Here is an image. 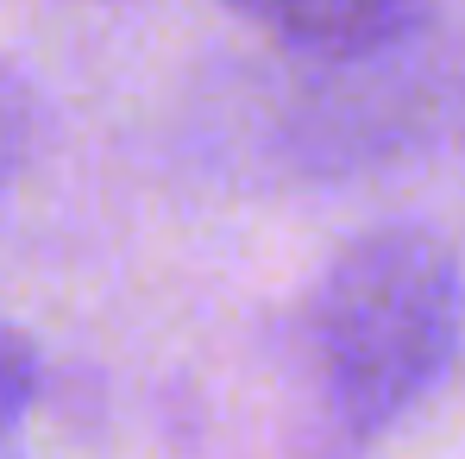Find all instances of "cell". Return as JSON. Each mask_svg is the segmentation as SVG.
I'll list each match as a JSON object with an SVG mask.
<instances>
[{"instance_id": "3957f363", "label": "cell", "mask_w": 465, "mask_h": 459, "mask_svg": "<svg viewBox=\"0 0 465 459\" xmlns=\"http://www.w3.org/2000/svg\"><path fill=\"white\" fill-rule=\"evenodd\" d=\"M32 145H38V88L25 70L0 64V183L25 170Z\"/></svg>"}, {"instance_id": "277c9868", "label": "cell", "mask_w": 465, "mask_h": 459, "mask_svg": "<svg viewBox=\"0 0 465 459\" xmlns=\"http://www.w3.org/2000/svg\"><path fill=\"white\" fill-rule=\"evenodd\" d=\"M32 403H38V346L13 321H0V454L19 434Z\"/></svg>"}, {"instance_id": "6da1fadb", "label": "cell", "mask_w": 465, "mask_h": 459, "mask_svg": "<svg viewBox=\"0 0 465 459\" xmlns=\"http://www.w3.org/2000/svg\"><path fill=\"white\" fill-rule=\"evenodd\" d=\"M314 365L346 434L371 441L409 422L460 359L465 277L428 227L346 239L309 303Z\"/></svg>"}, {"instance_id": "7a4b0ae2", "label": "cell", "mask_w": 465, "mask_h": 459, "mask_svg": "<svg viewBox=\"0 0 465 459\" xmlns=\"http://www.w3.org/2000/svg\"><path fill=\"white\" fill-rule=\"evenodd\" d=\"M239 13L252 25H264L271 38H283L290 51L333 57V64L384 57V51L421 38L434 25V13L415 0H258Z\"/></svg>"}]
</instances>
